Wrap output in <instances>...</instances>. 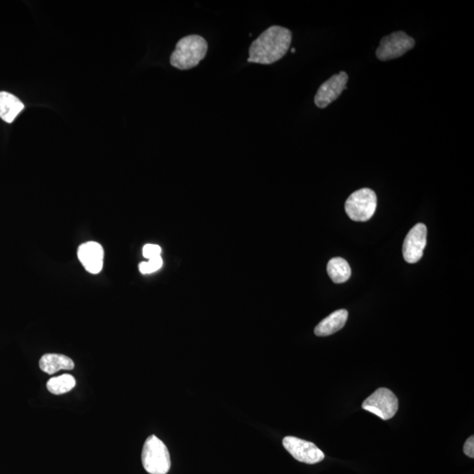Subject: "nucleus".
I'll return each instance as SVG.
<instances>
[{
	"instance_id": "ddd939ff",
	"label": "nucleus",
	"mask_w": 474,
	"mask_h": 474,
	"mask_svg": "<svg viewBox=\"0 0 474 474\" xmlns=\"http://www.w3.org/2000/svg\"><path fill=\"white\" fill-rule=\"evenodd\" d=\"M24 104L16 96L9 92H0V118L7 123H12L21 111Z\"/></svg>"
},
{
	"instance_id": "f03ea898",
	"label": "nucleus",
	"mask_w": 474,
	"mask_h": 474,
	"mask_svg": "<svg viewBox=\"0 0 474 474\" xmlns=\"http://www.w3.org/2000/svg\"><path fill=\"white\" fill-rule=\"evenodd\" d=\"M207 42L200 35H188L179 40L171 56V64L178 70L193 69L200 63L207 53Z\"/></svg>"
},
{
	"instance_id": "4468645a",
	"label": "nucleus",
	"mask_w": 474,
	"mask_h": 474,
	"mask_svg": "<svg viewBox=\"0 0 474 474\" xmlns=\"http://www.w3.org/2000/svg\"><path fill=\"white\" fill-rule=\"evenodd\" d=\"M327 271L333 282L341 284L350 279L351 270L350 265L342 257H334L327 265Z\"/></svg>"
},
{
	"instance_id": "20e7f679",
	"label": "nucleus",
	"mask_w": 474,
	"mask_h": 474,
	"mask_svg": "<svg viewBox=\"0 0 474 474\" xmlns=\"http://www.w3.org/2000/svg\"><path fill=\"white\" fill-rule=\"evenodd\" d=\"M377 207V196L372 190L363 188L351 195L346 203V212L354 221H366L375 214Z\"/></svg>"
},
{
	"instance_id": "7ed1b4c3",
	"label": "nucleus",
	"mask_w": 474,
	"mask_h": 474,
	"mask_svg": "<svg viewBox=\"0 0 474 474\" xmlns=\"http://www.w3.org/2000/svg\"><path fill=\"white\" fill-rule=\"evenodd\" d=\"M142 462L150 474H167L170 471V452L166 445L154 435L147 438L143 445Z\"/></svg>"
},
{
	"instance_id": "39448f33",
	"label": "nucleus",
	"mask_w": 474,
	"mask_h": 474,
	"mask_svg": "<svg viewBox=\"0 0 474 474\" xmlns=\"http://www.w3.org/2000/svg\"><path fill=\"white\" fill-rule=\"evenodd\" d=\"M363 409L372 413L382 420L393 418L399 408V401L392 391L387 389H379L362 404Z\"/></svg>"
},
{
	"instance_id": "2eb2a0df",
	"label": "nucleus",
	"mask_w": 474,
	"mask_h": 474,
	"mask_svg": "<svg viewBox=\"0 0 474 474\" xmlns=\"http://www.w3.org/2000/svg\"><path fill=\"white\" fill-rule=\"evenodd\" d=\"M76 386V379L71 375H63L50 379L47 383V389L50 393L60 395L70 392Z\"/></svg>"
},
{
	"instance_id": "0eeeda50",
	"label": "nucleus",
	"mask_w": 474,
	"mask_h": 474,
	"mask_svg": "<svg viewBox=\"0 0 474 474\" xmlns=\"http://www.w3.org/2000/svg\"><path fill=\"white\" fill-rule=\"evenodd\" d=\"M283 445L296 461L305 464H317L325 458L324 454L315 444L300 438L286 437L283 439Z\"/></svg>"
},
{
	"instance_id": "6e6552de",
	"label": "nucleus",
	"mask_w": 474,
	"mask_h": 474,
	"mask_svg": "<svg viewBox=\"0 0 474 474\" xmlns=\"http://www.w3.org/2000/svg\"><path fill=\"white\" fill-rule=\"evenodd\" d=\"M349 77L344 71L328 79L320 86L315 97V104L319 109H325L342 95L344 90L346 88V84Z\"/></svg>"
},
{
	"instance_id": "6ab92c4d",
	"label": "nucleus",
	"mask_w": 474,
	"mask_h": 474,
	"mask_svg": "<svg viewBox=\"0 0 474 474\" xmlns=\"http://www.w3.org/2000/svg\"><path fill=\"white\" fill-rule=\"evenodd\" d=\"M296 49H292V52H293V53H294V52H296Z\"/></svg>"
},
{
	"instance_id": "f8f14e48",
	"label": "nucleus",
	"mask_w": 474,
	"mask_h": 474,
	"mask_svg": "<svg viewBox=\"0 0 474 474\" xmlns=\"http://www.w3.org/2000/svg\"><path fill=\"white\" fill-rule=\"evenodd\" d=\"M40 368L48 375H54L60 370H73L75 364L67 356L49 353L43 355L39 362Z\"/></svg>"
},
{
	"instance_id": "9b49d317",
	"label": "nucleus",
	"mask_w": 474,
	"mask_h": 474,
	"mask_svg": "<svg viewBox=\"0 0 474 474\" xmlns=\"http://www.w3.org/2000/svg\"><path fill=\"white\" fill-rule=\"evenodd\" d=\"M348 319V311L340 310L334 312L328 317L323 319L317 326L315 327V334L317 336H328L333 335L334 333L339 332L346 325Z\"/></svg>"
},
{
	"instance_id": "dca6fc26",
	"label": "nucleus",
	"mask_w": 474,
	"mask_h": 474,
	"mask_svg": "<svg viewBox=\"0 0 474 474\" xmlns=\"http://www.w3.org/2000/svg\"><path fill=\"white\" fill-rule=\"evenodd\" d=\"M163 267V260L161 257L150 258L148 262H142L139 265V270L142 274H153Z\"/></svg>"
},
{
	"instance_id": "f257e3e1",
	"label": "nucleus",
	"mask_w": 474,
	"mask_h": 474,
	"mask_svg": "<svg viewBox=\"0 0 474 474\" xmlns=\"http://www.w3.org/2000/svg\"><path fill=\"white\" fill-rule=\"evenodd\" d=\"M292 42V32L286 28H269L251 43L248 62L272 64L285 56Z\"/></svg>"
},
{
	"instance_id": "423d86ee",
	"label": "nucleus",
	"mask_w": 474,
	"mask_h": 474,
	"mask_svg": "<svg viewBox=\"0 0 474 474\" xmlns=\"http://www.w3.org/2000/svg\"><path fill=\"white\" fill-rule=\"evenodd\" d=\"M414 38L409 37L403 31L395 32L382 38L379 48L376 50L377 59L389 61L401 57L414 48Z\"/></svg>"
},
{
	"instance_id": "a211bd4d",
	"label": "nucleus",
	"mask_w": 474,
	"mask_h": 474,
	"mask_svg": "<svg viewBox=\"0 0 474 474\" xmlns=\"http://www.w3.org/2000/svg\"><path fill=\"white\" fill-rule=\"evenodd\" d=\"M465 454L468 456L469 458H474V437H470L468 440H466L464 445Z\"/></svg>"
},
{
	"instance_id": "9d476101",
	"label": "nucleus",
	"mask_w": 474,
	"mask_h": 474,
	"mask_svg": "<svg viewBox=\"0 0 474 474\" xmlns=\"http://www.w3.org/2000/svg\"><path fill=\"white\" fill-rule=\"evenodd\" d=\"M78 257L90 274H98L102 271L104 249L102 244L92 241L81 244L78 249Z\"/></svg>"
},
{
	"instance_id": "f3484780",
	"label": "nucleus",
	"mask_w": 474,
	"mask_h": 474,
	"mask_svg": "<svg viewBox=\"0 0 474 474\" xmlns=\"http://www.w3.org/2000/svg\"><path fill=\"white\" fill-rule=\"evenodd\" d=\"M161 253V247L159 245H157V244H146V245L143 247L142 250L143 257L148 258V260H150V258L160 257Z\"/></svg>"
},
{
	"instance_id": "1a4fd4ad",
	"label": "nucleus",
	"mask_w": 474,
	"mask_h": 474,
	"mask_svg": "<svg viewBox=\"0 0 474 474\" xmlns=\"http://www.w3.org/2000/svg\"><path fill=\"white\" fill-rule=\"evenodd\" d=\"M427 244V228L425 224H418L408 232L404 240L402 253L406 262L415 264L421 260L423 250Z\"/></svg>"
}]
</instances>
